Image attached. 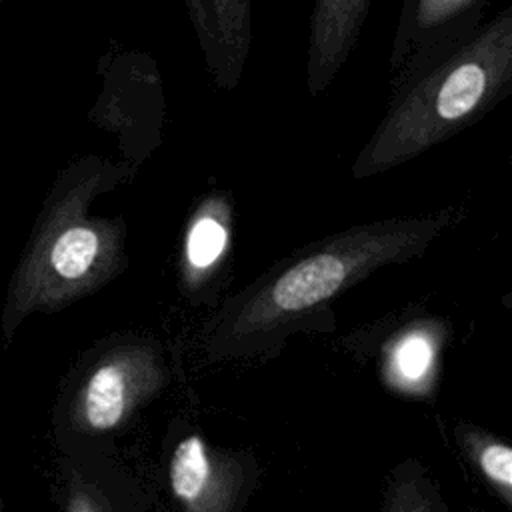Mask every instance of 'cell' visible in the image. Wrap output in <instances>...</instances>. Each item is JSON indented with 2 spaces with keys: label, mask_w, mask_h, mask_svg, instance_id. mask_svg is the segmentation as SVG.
<instances>
[{
  "label": "cell",
  "mask_w": 512,
  "mask_h": 512,
  "mask_svg": "<svg viewBox=\"0 0 512 512\" xmlns=\"http://www.w3.org/2000/svg\"><path fill=\"white\" fill-rule=\"evenodd\" d=\"M486 4L488 0H402L388 56L390 84L470 34L482 22Z\"/></svg>",
  "instance_id": "6"
},
{
  "label": "cell",
  "mask_w": 512,
  "mask_h": 512,
  "mask_svg": "<svg viewBox=\"0 0 512 512\" xmlns=\"http://www.w3.org/2000/svg\"><path fill=\"white\" fill-rule=\"evenodd\" d=\"M456 440L472 464L482 476L488 488L504 502L512 506V450L502 438L476 428L472 424H460L456 428Z\"/></svg>",
  "instance_id": "11"
},
{
  "label": "cell",
  "mask_w": 512,
  "mask_h": 512,
  "mask_svg": "<svg viewBox=\"0 0 512 512\" xmlns=\"http://www.w3.org/2000/svg\"><path fill=\"white\" fill-rule=\"evenodd\" d=\"M232 236V202L226 194L204 196L186 224L182 244V278L200 286L224 260Z\"/></svg>",
  "instance_id": "9"
},
{
  "label": "cell",
  "mask_w": 512,
  "mask_h": 512,
  "mask_svg": "<svg viewBox=\"0 0 512 512\" xmlns=\"http://www.w3.org/2000/svg\"><path fill=\"white\" fill-rule=\"evenodd\" d=\"M168 380L160 346L130 338L108 346L84 370L70 400V424L82 434H106L128 424Z\"/></svg>",
  "instance_id": "4"
},
{
  "label": "cell",
  "mask_w": 512,
  "mask_h": 512,
  "mask_svg": "<svg viewBox=\"0 0 512 512\" xmlns=\"http://www.w3.org/2000/svg\"><path fill=\"white\" fill-rule=\"evenodd\" d=\"M440 336L430 324L406 328L394 336L384 356V376L400 392H422L432 384Z\"/></svg>",
  "instance_id": "10"
},
{
  "label": "cell",
  "mask_w": 512,
  "mask_h": 512,
  "mask_svg": "<svg viewBox=\"0 0 512 512\" xmlns=\"http://www.w3.org/2000/svg\"><path fill=\"white\" fill-rule=\"evenodd\" d=\"M128 176L124 162L86 156L52 188L12 276L2 314L6 338L34 312H56L110 282L124 266L122 218L92 216L90 204Z\"/></svg>",
  "instance_id": "3"
},
{
  "label": "cell",
  "mask_w": 512,
  "mask_h": 512,
  "mask_svg": "<svg viewBox=\"0 0 512 512\" xmlns=\"http://www.w3.org/2000/svg\"><path fill=\"white\" fill-rule=\"evenodd\" d=\"M64 512H116L100 486L74 474L66 488Z\"/></svg>",
  "instance_id": "13"
},
{
  "label": "cell",
  "mask_w": 512,
  "mask_h": 512,
  "mask_svg": "<svg viewBox=\"0 0 512 512\" xmlns=\"http://www.w3.org/2000/svg\"><path fill=\"white\" fill-rule=\"evenodd\" d=\"M512 88V4L390 84L386 110L352 164L370 178L414 160L490 112Z\"/></svg>",
  "instance_id": "1"
},
{
  "label": "cell",
  "mask_w": 512,
  "mask_h": 512,
  "mask_svg": "<svg viewBox=\"0 0 512 512\" xmlns=\"http://www.w3.org/2000/svg\"><path fill=\"white\" fill-rule=\"evenodd\" d=\"M186 8L212 84L234 90L250 54L252 0H186Z\"/></svg>",
  "instance_id": "7"
},
{
  "label": "cell",
  "mask_w": 512,
  "mask_h": 512,
  "mask_svg": "<svg viewBox=\"0 0 512 512\" xmlns=\"http://www.w3.org/2000/svg\"><path fill=\"white\" fill-rule=\"evenodd\" d=\"M248 478L242 454L214 448L198 434L182 438L168 460V486L180 512H240Z\"/></svg>",
  "instance_id": "5"
},
{
  "label": "cell",
  "mask_w": 512,
  "mask_h": 512,
  "mask_svg": "<svg viewBox=\"0 0 512 512\" xmlns=\"http://www.w3.org/2000/svg\"><path fill=\"white\" fill-rule=\"evenodd\" d=\"M458 212L358 224L302 250L238 294L212 326L214 354H234L340 296L376 268L420 254Z\"/></svg>",
  "instance_id": "2"
},
{
  "label": "cell",
  "mask_w": 512,
  "mask_h": 512,
  "mask_svg": "<svg viewBox=\"0 0 512 512\" xmlns=\"http://www.w3.org/2000/svg\"><path fill=\"white\" fill-rule=\"evenodd\" d=\"M372 0H314L306 46L304 80L312 98L340 74L358 44Z\"/></svg>",
  "instance_id": "8"
},
{
  "label": "cell",
  "mask_w": 512,
  "mask_h": 512,
  "mask_svg": "<svg viewBox=\"0 0 512 512\" xmlns=\"http://www.w3.org/2000/svg\"><path fill=\"white\" fill-rule=\"evenodd\" d=\"M472 512H484V510H472Z\"/></svg>",
  "instance_id": "14"
},
{
  "label": "cell",
  "mask_w": 512,
  "mask_h": 512,
  "mask_svg": "<svg viewBox=\"0 0 512 512\" xmlns=\"http://www.w3.org/2000/svg\"><path fill=\"white\" fill-rule=\"evenodd\" d=\"M380 512H448V508L430 474L408 460L392 474Z\"/></svg>",
  "instance_id": "12"
}]
</instances>
